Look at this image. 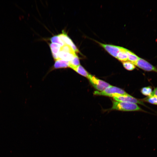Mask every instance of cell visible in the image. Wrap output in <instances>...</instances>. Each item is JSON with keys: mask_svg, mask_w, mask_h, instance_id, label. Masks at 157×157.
I'll return each mask as SVG.
<instances>
[{"mask_svg": "<svg viewBox=\"0 0 157 157\" xmlns=\"http://www.w3.org/2000/svg\"><path fill=\"white\" fill-rule=\"evenodd\" d=\"M111 110L124 111H141L148 113L142 109L136 104L116 101H113Z\"/></svg>", "mask_w": 157, "mask_h": 157, "instance_id": "6da1fadb", "label": "cell"}, {"mask_svg": "<svg viewBox=\"0 0 157 157\" xmlns=\"http://www.w3.org/2000/svg\"><path fill=\"white\" fill-rule=\"evenodd\" d=\"M93 94L95 95L105 96L114 97L127 94H128L121 88L110 85L103 91H95Z\"/></svg>", "mask_w": 157, "mask_h": 157, "instance_id": "7a4b0ae2", "label": "cell"}, {"mask_svg": "<svg viewBox=\"0 0 157 157\" xmlns=\"http://www.w3.org/2000/svg\"><path fill=\"white\" fill-rule=\"evenodd\" d=\"M88 78L94 87L99 91H103L110 85L105 81L90 74Z\"/></svg>", "mask_w": 157, "mask_h": 157, "instance_id": "3957f363", "label": "cell"}, {"mask_svg": "<svg viewBox=\"0 0 157 157\" xmlns=\"http://www.w3.org/2000/svg\"><path fill=\"white\" fill-rule=\"evenodd\" d=\"M134 65L144 71L157 73V67L142 58H139Z\"/></svg>", "mask_w": 157, "mask_h": 157, "instance_id": "277c9868", "label": "cell"}, {"mask_svg": "<svg viewBox=\"0 0 157 157\" xmlns=\"http://www.w3.org/2000/svg\"><path fill=\"white\" fill-rule=\"evenodd\" d=\"M113 99L115 101H122L131 103L137 104H139L143 105L147 108L149 107L146 106L143 103L144 102L141 99H138L129 95L127 94L120 96L113 97Z\"/></svg>", "mask_w": 157, "mask_h": 157, "instance_id": "5b68a950", "label": "cell"}, {"mask_svg": "<svg viewBox=\"0 0 157 157\" xmlns=\"http://www.w3.org/2000/svg\"><path fill=\"white\" fill-rule=\"evenodd\" d=\"M97 42L111 56L116 58L122 47L113 45L104 44L98 42Z\"/></svg>", "mask_w": 157, "mask_h": 157, "instance_id": "8992f818", "label": "cell"}, {"mask_svg": "<svg viewBox=\"0 0 157 157\" xmlns=\"http://www.w3.org/2000/svg\"><path fill=\"white\" fill-rule=\"evenodd\" d=\"M58 35L64 44L68 45L70 46L76 53L79 52L76 46L65 32L63 31L62 33Z\"/></svg>", "mask_w": 157, "mask_h": 157, "instance_id": "52a82bcc", "label": "cell"}, {"mask_svg": "<svg viewBox=\"0 0 157 157\" xmlns=\"http://www.w3.org/2000/svg\"><path fill=\"white\" fill-rule=\"evenodd\" d=\"M76 55L73 53L62 51H60L58 54V59L69 62L72 60Z\"/></svg>", "mask_w": 157, "mask_h": 157, "instance_id": "ba28073f", "label": "cell"}, {"mask_svg": "<svg viewBox=\"0 0 157 157\" xmlns=\"http://www.w3.org/2000/svg\"><path fill=\"white\" fill-rule=\"evenodd\" d=\"M49 47L54 59L55 60L58 59V54L60 51L61 46L58 44L51 43L49 44Z\"/></svg>", "mask_w": 157, "mask_h": 157, "instance_id": "9c48e42d", "label": "cell"}, {"mask_svg": "<svg viewBox=\"0 0 157 157\" xmlns=\"http://www.w3.org/2000/svg\"><path fill=\"white\" fill-rule=\"evenodd\" d=\"M69 67V62L58 59L55 60L53 66L54 69L65 68Z\"/></svg>", "mask_w": 157, "mask_h": 157, "instance_id": "30bf717a", "label": "cell"}, {"mask_svg": "<svg viewBox=\"0 0 157 157\" xmlns=\"http://www.w3.org/2000/svg\"><path fill=\"white\" fill-rule=\"evenodd\" d=\"M126 50V49L122 47L120 51L117 54L116 58L122 62L126 61L128 60Z\"/></svg>", "mask_w": 157, "mask_h": 157, "instance_id": "8fae6325", "label": "cell"}, {"mask_svg": "<svg viewBox=\"0 0 157 157\" xmlns=\"http://www.w3.org/2000/svg\"><path fill=\"white\" fill-rule=\"evenodd\" d=\"M126 52L127 55L128 60L135 64L139 57L135 54L126 49Z\"/></svg>", "mask_w": 157, "mask_h": 157, "instance_id": "7c38bea8", "label": "cell"}, {"mask_svg": "<svg viewBox=\"0 0 157 157\" xmlns=\"http://www.w3.org/2000/svg\"><path fill=\"white\" fill-rule=\"evenodd\" d=\"M73 70L79 74L87 78L90 74L85 68L81 65H79Z\"/></svg>", "mask_w": 157, "mask_h": 157, "instance_id": "4fadbf2b", "label": "cell"}, {"mask_svg": "<svg viewBox=\"0 0 157 157\" xmlns=\"http://www.w3.org/2000/svg\"><path fill=\"white\" fill-rule=\"evenodd\" d=\"M141 100L143 102H146L157 105V97L154 95H151Z\"/></svg>", "mask_w": 157, "mask_h": 157, "instance_id": "5bb4252c", "label": "cell"}, {"mask_svg": "<svg viewBox=\"0 0 157 157\" xmlns=\"http://www.w3.org/2000/svg\"><path fill=\"white\" fill-rule=\"evenodd\" d=\"M80 65L79 58L77 55L72 60L69 62V67L73 69Z\"/></svg>", "mask_w": 157, "mask_h": 157, "instance_id": "9a60e30c", "label": "cell"}, {"mask_svg": "<svg viewBox=\"0 0 157 157\" xmlns=\"http://www.w3.org/2000/svg\"><path fill=\"white\" fill-rule=\"evenodd\" d=\"M140 91L143 95L147 97L149 96L152 93V88L151 86L144 87L141 89Z\"/></svg>", "mask_w": 157, "mask_h": 157, "instance_id": "2e32d148", "label": "cell"}, {"mask_svg": "<svg viewBox=\"0 0 157 157\" xmlns=\"http://www.w3.org/2000/svg\"><path fill=\"white\" fill-rule=\"evenodd\" d=\"M122 63L123 67L127 70L131 71L135 68V65L129 61H127Z\"/></svg>", "mask_w": 157, "mask_h": 157, "instance_id": "e0dca14e", "label": "cell"}, {"mask_svg": "<svg viewBox=\"0 0 157 157\" xmlns=\"http://www.w3.org/2000/svg\"><path fill=\"white\" fill-rule=\"evenodd\" d=\"M50 40L52 43L58 44L61 46L65 44L58 35L53 36L51 38Z\"/></svg>", "mask_w": 157, "mask_h": 157, "instance_id": "ac0fdd59", "label": "cell"}, {"mask_svg": "<svg viewBox=\"0 0 157 157\" xmlns=\"http://www.w3.org/2000/svg\"><path fill=\"white\" fill-rule=\"evenodd\" d=\"M60 51H62L73 53H76L70 46L65 44L61 46Z\"/></svg>", "mask_w": 157, "mask_h": 157, "instance_id": "d6986e66", "label": "cell"}, {"mask_svg": "<svg viewBox=\"0 0 157 157\" xmlns=\"http://www.w3.org/2000/svg\"><path fill=\"white\" fill-rule=\"evenodd\" d=\"M151 95H154L157 97V86L156 87L154 88Z\"/></svg>", "mask_w": 157, "mask_h": 157, "instance_id": "ffe728a7", "label": "cell"}]
</instances>
